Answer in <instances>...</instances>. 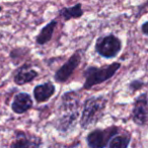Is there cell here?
<instances>
[{
  "label": "cell",
  "mask_w": 148,
  "mask_h": 148,
  "mask_svg": "<svg viewBox=\"0 0 148 148\" xmlns=\"http://www.w3.org/2000/svg\"><path fill=\"white\" fill-rule=\"evenodd\" d=\"M81 93L79 90H68L60 97L56 109V116L51 125L61 137H67L79 124L80 118Z\"/></svg>",
  "instance_id": "1"
},
{
  "label": "cell",
  "mask_w": 148,
  "mask_h": 148,
  "mask_svg": "<svg viewBox=\"0 0 148 148\" xmlns=\"http://www.w3.org/2000/svg\"><path fill=\"white\" fill-rule=\"evenodd\" d=\"M108 106V99L105 95H92L83 101L79 126L82 130H87L97 125L105 116Z\"/></svg>",
  "instance_id": "2"
},
{
  "label": "cell",
  "mask_w": 148,
  "mask_h": 148,
  "mask_svg": "<svg viewBox=\"0 0 148 148\" xmlns=\"http://www.w3.org/2000/svg\"><path fill=\"white\" fill-rule=\"evenodd\" d=\"M122 67V64L120 62H113L111 64H108L105 66H87L83 70V77H84V83L82 85V89L89 90L92 87L99 85L101 83H105L113 78L116 75L119 69Z\"/></svg>",
  "instance_id": "3"
},
{
  "label": "cell",
  "mask_w": 148,
  "mask_h": 148,
  "mask_svg": "<svg viewBox=\"0 0 148 148\" xmlns=\"http://www.w3.org/2000/svg\"><path fill=\"white\" fill-rule=\"evenodd\" d=\"M123 48L122 41L115 34L99 36L95 40V50L97 55L105 59H114L120 54Z\"/></svg>",
  "instance_id": "4"
},
{
  "label": "cell",
  "mask_w": 148,
  "mask_h": 148,
  "mask_svg": "<svg viewBox=\"0 0 148 148\" xmlns=\"http://www.w3.org/2000/svg\"><path fill=\"white\" fill-rule=\"evenodd\" d=\"M121 131L122 128L115 125L108 128H95L86 134L85 143L90 148L108 147L112 138Z\"/></svg>",
  "instance_id": "5"
},
{
  "label": "cell",
  "mask_w": 148,
  "mask_h": 148,
  "mask_svg": "<svg viewBox=\"0 0 148 148\" xmlns=\"http://www.w3.org/2000/svg\"><path fill=\"white\" fill-rule=\"evenodd\" d=\"M83 59L82 50H76L54 73V80L57 83H67L73 76L76 69L79 67Z\"/></svg>",
  "instance_id": "6"
},
{
  "label": "cell",
  "mask_w": 148,
  "mask_h": 148,
  "mask_svg": "<svg viewBox=\"0 0 148 148\" xmlns=\"http://www.w3.org/2000/svg\"><path fill=\"white\" fill-rule=\"evenodd\" d=\"M42 145L43 140L41 137L23 130H14L12 140L9 143L10 148H32L40 147Z\"/></svg>",
  "instance_id": "7"
},
{
  "label": "cell",
  "mask_w": 148,
  "mask_h": 148,
  "mask_svg": "<svg viewBox=\"0 0 148 148\" xmlns=\"http://www.w3.org/2000/svg\"><path fill=\"white\" fill-rule=\"evenodd\" d=\"M131 119L137 126H144L148 121V95L141 93L135 99L131 112Z\"/></svg>",
  "instance_id": "8"
},
{
  "label": "cell",
  "mask_w": 148,
  "mask_h": 148,
  "mask_svg": "<svg viewBox=\"0 0 148 148\" xmlns=\"http://www.w3.org/2000/svg\"><path fill=\"white\" fill-rule=\"evenodd\" d=\"M39 76V72L33 68L31 63H23L16 68L12 73L13 82L18 86L29 84L35 81Z\"/></svg>",
  "instance_id": "9"
},
{
  "label": "cell",
  "mask_w": 148,
  "mask_h": 148,
  "mask_svg": "<svg viewBox=\"0 0 148 148\" xmlns=\"http://www.w3.org/2000/svg\"><path fill=\"white\" fill-rule=\"evenodd\" d=\"M34 107V99L27 92H18L13 97L10 105L11 111L16 115H23L31 111Z\"/></svg>",
  "instance_id": "10"
},
{
  "label": "cell",
  "mask_w": 148,
  "mask_h": 148,
  "mask_svg": "<svg viewBox=\"0 0 148 148\" xmlns=\"http://www.w3.org/2000/svg\"><path fill=\"white\" fill-rule=\"evenodd\" d=\"M56 92V86L51 80L38 84L33 89V97L37 103H47Z\"/></svg>",
  "instance_id": "11"
},
{
  "label": "cell",
  "mask_w": 148,
  "mask_h": 148,
  "mask_svg": "<svg viewBox=\"0 0 148 148\" xmlns=\"http://www.w3.org/2000/svg\"><path fill=\"white\" fill-rule=\"evenodd\" d=\"M58 25V19L54 18L51 21H49L48 23H46L38 33V35L36 36V45L38 46H46L48 43L51 42V40L53 39L54 32H55L56 27Z\"/></svg>",
  "instance_id": "12"
},
{
  "label": "cell",
  "mask_w": 148,
  "mask_h": 148,
  "mask_svg": "<svg viewBox=\"0 0 148 148\" xmlns=\"http://www.w3.org/2000/svg\"><path fill=\"white\" fill-rule=\"evenodd\" d=\"M84 10L82 8V3L77 2L73 6L62 7L58 11V17L61 18L64 23L71 21V19H79L83 16Z\"/></svg>",
  "instance_id": "13"
},
{
  "label": "cell",
  "mask_w": 148,
  "mask_h": 148,
  "mask_svg": "<svg viewBox=\"0 0 148 148\" xmlns=\"http://www.w3.org/2000/svg\"><path fill=\"white\" fill-rule=\"evenodd\" d=\"M131 142V134L128 131H124L122 129L121 132L116 134L111 141L109 142L110 148H127Z\"/></svg>",
  "instance_id": "14"
},
{
  "label": "cell",
  "mask_w": 148,
  "mask_h": 148,
  "mask_svg": "<svg viewBox=\"0 0 148 148\" xmlns=\"http://www.w3.org/2000/svg\"><path fill=\"white\" fill-rule=\"evenodd\" d=\"M29 54V49L25 47H17L13 48L9 53L11 61L14 65H18L23 62V60Z\"/></svg>",
  "instance_id": "15"
},
{
  "label": "cell",
  "mask_w": 148,
  "mask_h": 148,
  "mask_svg": "<svg viewBox=\"0 0 148 148\" xmlns=\"http://www.w3.org/2000/svg\"><path fill=\"white\" fill-rule=\"evenodd\" d=\"M145 85V83L142 80H139V79H135V80H132L131 82L128 85V89H129L131 92H135L137 90H140L142 87Z\"/></svg>",
  "instance_id": "16"
},
{
  "label": "cell",
  "mask_w": 148,
  "mask_h": 148,
  "mask_svg": "<svg viewBox=\"0 0 148 148\" xmlns=\"http://www.w3.org/2000/svg\"><path fill=\"white\" fill-rule=\"evenodd\" d=\"M141 32L144 34L145 36L148 37V21H145L144 23H142L141 25Z\"/></svg>",
  "instance_id": "17"
},
{
  "label": "cell",
  "mask_w": 148,
  "mask_h": 148,
  "mask_svg": "<svg viewBox=\"0 0 148 148\" xmlns=\"http://www.w3.org/2000/svg\"><path fill=\"white\" fill-rule=\"evenodd\" d=\"M2 11H3V6L1 4H0V13L2 12Z\"/></svg>",
  "instance_id": "18"
}]
</instances>
